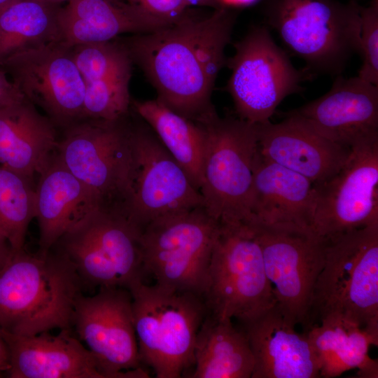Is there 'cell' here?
I'll list each match as a JSON object with an SVG mask.
<instances>
[{
  "label": "cell",
  "mask_w": 378,
  "mask_h": 378,
  "mask_svg": "<svg viewBox=\"0 0 378 378\" xmlns=\"http://www.w3.org/2000/svg\"><path fill=\"white\" fill-rule=\"evenodd\" d=\"M235 20L234 11L221 7L204 18L187 14L162 29L119 40L155 89L156 99L202 123L218 115L211 95L226 64Z\"/></svg>",
  "instance_id": "obj_1"
},
{
  "label": "cell",
  "mask_w": 378,
  "mask_h": 378,
  "mask_svg": "<svg viewBox=\"0 0 378 378\" xmlns=\"http://www.w3.org/2000/svg\"><path fill=\"white\" fill-rule=\"evenodd\" d=\"M82 281L62 254L13 251L0 271V328L32 336L71 329Z\"/></svg>",
  "instance_id": "obj_2"
},
{
  "label": "cell",
  "mask_w": 378,
  "mask_h": 378,
  "mask_svg": "<svg viewBox=\"0 0 378 378\" xmlns=\"http://www.w3.org/2000/svg\"><path fill=\"white\" fill-rule=\"evenodd\" d=\"M329 318L354 322L378 337V223L325 237L310 328Z\"/></svg>",
  "instance_id": "obj_3"
},
{
  "label": "cell",
  "mask_w": 378,
  "mask_h": 378,
  "mask_svg": "<svg viewBox=\"0 0 378 378\" xmlns=\"http://www.w3.org/2000/svg\"><path fill=\"white\" fill-rule=\"evenodd\" d=\"M360 9L335 0H267L265 16L309 76H336L359 54Z\"/></svg>",
  "instance_id": "obj_4"
},
{
  "label": "cell",
  "mask_w": 378,
  "mask_h": 378,
  "mask_svg": "<svg viewBox=\"0 0 378 378\" xmlns=\"http://www.w3.org/2000/svg\"><path fill=\"white\" fill-rule=\"evenodd\" d=\"M141 363L157 378H180L194 366L197 332L208 314L203 298L141 281L128 289Z\"/></svg>",
  "instance_id": "obj_5"
},
{
  "label": "cell",
  "mask_w": 378,
  "mask_h": 378,
  "mask_svg": "<svg viewBox=\"0 0 378 378\" xmlns=\"http://www.w3.org/2000/svg\"><path fill=\"white\" fill-rule=\"evenodd\" d=\"M206 141L200 192L208 214L220 224L250 220L257 125L218 115L202 123Z\"/></svg>",
  "instance_id": "obj_6"
},
{
  "label": "cell",
  "mask_w": 378,
  "mask_h": 378,
  "mask_svg": "<svg viewBox=\"0 0 378 378\" xmlns=\"http://www.w3.org/2000/svg\"><path fill=\"white\" fill-rule=\"evenodd\" d=\"M204 300L218 318L251 321L276 304L260 246L248 223L220 224Z\"/></svg>",
  "instance_id": "obj_7"
},
{
  "label": "cell",
  "mask_w": 378,
  "mask_h": 378,
  "mask_svg": "<svg viewBox=\"0 0 378 378\" xmlns=\"http://www.w3.org/2000/svg\"><path fill=\"white\" fill-rule=\"evenodd\" d=\"M220 226L204 206L149 223L140 237L144 274L157 284L204 298Z\"/></svg>",
  "instance_id": "obj_8"
},
{
  "label": "cell",
  "mask_w": 378,
  "mask_h": 378,
  "mask_svg": "<svg viewBox=\"0 0 378 378\" xmlns=\"http://www.w3.org/2000/svg\"><path fill=\"white\" fill-rule=\"evenodd\" d=\"M141 233L120 211L98 207L55 246L74 265L83 284L129 289L145 275Z\"/></svg>",
  "instance_id": "obj_9"
},
{
  "label": "cell",
  "mask_w": 378,
  "mask_h": 378,
  "mask_svg": "<svg viewBox=\"0 0 378 378\" xmlns=\"http://www.w3.org/2000/svg\"><path fill=\"white\" fill-rule=\"evenodd\" d=\"M234 47L226 60L231 74L225 90L237 118L255 125L270 121L285 98L302 91L309 75L293 66L265 25L253 27Z\"/></svg>",
  "instance_id": "obj_10"
},
{
  "label": "cell",
  "mask_w": 378,
  "mask_h": 378,
  "mask_svg": "<svg viewBox=\"0 0 378 378\" xmlns=\"http://www.w3.org/2000/svg\"><path fill=\"white\" fill-rule=\"evenodd\" d=\"M143 122L132 123V158L122 209L141 231L158 219L204 207L186 171Z\"/></svg>",
  "instance_id": "obj_11"
},
{
  "label": "cell",
  "mask_w": 378,
  "mask_h": 378,
  "mask_svg": "<svg viewBox=\"0 0 378 378\" xmlns=\"http://www.w3.org/2000/svg\"><path fill=\"white\" fill-rule=\"evenodd\" d=\"M132 123L83 118L64 128L55 153L65 167L99 200L101 206L122 211L132 158Z\"/></svg>",
  "instance_id": "obj_12"
},
{
  "label": "cell",
  "mask_w": 378,
  "mask_h": 378,
  "mask_svg": "<svg viewBox=\"0 0 378 378\" xmlns=\"http://www.w3.org/2000/svg\"><path fill=\"white\" fill-rule=\"evenodd\" d=\"M248 224L260 246L277 308L288 323L308 330L314 290L324 264L325 238L312 228Z\"/></svg>",
  "instance_id": "obj_13"
},
{
  "label": "cell",
  "mask_w": 378,
  "mask_h": 378,
  "mask_svg": "<svg viewBox=\"0 0 378 378\" xmlns=\"http://www.w3.org/2000/svg\"><path fill=\"white\" fill-rule=\"evenodd\" d=\"M73 326L107 378L149 377L141 367L128 289L104 287L93 296L80 295Z\"/></svg>",
  "instance_id": "obj_14"
},
{
  "label": "cell",
  "mask_w": 378,
  "mask_h": 378,
  "mask_svg": "<svg viewBox=\"0 0 378 378\" xmlns=\"http://www.w3.org/2000/svg\"><path fill=\"white\" fill-rule=\"evenodd\" d=\"M350 148L340 170L314 185L312 229L324 238L378 223V134Z\"/></svg>",
  "instance_id": "obj_15"
},
{
  "label": "cell",
  "mask_w": 378,
  "mask_h": 378,
  "mask_svg": "<svg viewBox=\"0 0 378 378\" xmlns=\"http://www.w3.org/2000/svg\"><path fill=\"white\" fill-rule=\"evenodd\" d=\"M57 127L84 118L85 85L71 47L54 41L18 52L0 66Z\"/></svg>",
  "instance_id": "obj_16"
},
{
  "label": "cell",
  "mask_w": 378,
  "mask_h": 378,
  "mask_svg": "<svg viewBox=\"0 0 378 378\" xmlns=\"http://www.w3.org/2000/svg\"><path fill=\"white\" fill-rule=\"evenodd\" d=\"M348 148L378 134V86L358 76L336 78L320 97L285 113Z\"/></svg>",
  "instance_id": "obj_17"
},
{
  "label": "cell",
  "mask_w": 378,
  "mask_h": 378,
  "mask_svg": "<svg viewBox=\"0 0 378 378\" xmlns=\"http://www.w3.org/2000/svg\"><path fill=\"white\" fill-rule=\"evenodd\" d=\"M258 149L265 159L321 183L335 175L351 148L335 143L300 120L285 116L278 123L257 125Z\"/></svg>",
  "instance_id": "obj_18"
},
{
  "label": "cell",
  "mask_w": 378,
  "mask_h": 378,
  "mask_svg": "<svg viewBox=\"0 0 378 378\" xmlns=\"http://www.w3.org/2000/svg\"><path fill=\"white\" fill-rule=\"evenodd\" d=\"M71 50L85 85L84 118L110 120L128 115L133 62L119 38Z\"/></svg>",
  "instance_id": "obj_19"
},
{
  "label": "cell",
  "mask_w": 378,
  "mask_h": 378,
  "mask_svg": "<svg viewBox=\"0 0 378 378\" xmlns=\"http://www.w3.org/2000/svg\"><path fill=\"white\" fill-rule=\"evenodd\" d=\"M19 336L1 330L11 378H107L94 355L71 329Z\"/></svg>",
  "instance_id": "obj_20"
},
{
  "label": "cell",
  "mask_w": 378,
  "mask_h": 378,
  "mask_svg": "<svg viewBox=\"0 0 378 378\" xmlns=\"http://www.w3.org/2000/svg\"><path fill=\"white\" fill-rule=\"evenodd\" d=\"M243 325L254 357L251 378L321 377L307 334L296 332L276 305Z\"/></svg>",
  "instance_id": "obj_21"
},
{
  "label": "cell",
  "mask_w": 378,
  "mask_h": 378,
  "mask_svg": "<svg viewBox=\"0 0 378 378\" xmlns=\"http://www.w3.org/2000/svg\"><path fill=\"white\" fill-rule=\"evenodd\" d=\"M173 23L121 0H69L58 14L59 41L69 47L151 33Z\"/></svg>",
  "instance_id": "obj_22"
},
{
  "label": "cell",
  "mask_w": 378,
  "mask_h": 378,
  "mask_svg": "<svg viewBox=\"0 0 378 378\" xmlns=\"http://www.w3.org/2000/svg\"><path fill=\"white\" fill-rule=\"evenodd\" d=\"M38 176L35 218L39 228L38 253L46 254L63 235L102 206L94 192L65 167L56 153Z\"/></svg>",
  "instance_id": "obj_23"
},
{
  "label": "cell",
  "mask_w": 378,
  "mask_h": 378,
  "mask_svg": "<svg viewBox=\"0 0 378 378\" xmlns=\"http://www.w3.org/2000/svg\"><path fill=\"white\" fill-rule=\"evenodd\" d=\"M315 202L311 181L265 159L258 149L248 223L312 228Z\"/></svg>",
  "instance_id": "obj_24"
},
{
  "label": "cell",
  "mask_w": 378,
  "mask_h": 378,
  "mask_svg": "<svg viewBox=\"0 0 378 378\" xmlns=\"http://www.w3.org/2000/svg\"><path fill=\"white\" fill-rule=\"evenodd\" d=\"M57 127L25 97L0 108V165L30 179L56 150Z\"/></svg>",
  "instance_id": "obj_25"
},
{
  "label": "cell",
  "mask_w": 378,
  "mask_h": 378,
  "mask_svg": "<svg viewBox=\"0 0 378 378\" xmlns=\"http://www.w3.org/2000/svg\"><path fill=\"white\" fill-rule=\"evenodd\" d=\"M317 357L320 377L333 378L357 369L362 378L378 377V361L369 356L378 337L356 323L329 318L312 326L306 332Z\"/></svg>",
  "instance_id": "obj_26"
},
{
  "label": "cell",
  "mask_w": 378,
  "mask_h": 378,
  "mask_svg": "<svg viewBox=\"0 0 378 378\" xmlns=\"http://www.w3.org/2000/svg\"><path fill=\"white\" fill-rule=\"evenodd\" d=\"M192 378H251L254 357L244 330L209 313L197 335Z\"/></svg>",
  "instance_id": "obj_27"
},
{
  "label": "cell",
  "mask_w": 378,
  "mask_h": 378,
  "mask_svg": "<svg viewBox=\"0 0 378 378\" xmlns=\"http://www.w3.org/2000/svg\"><path fill=\"white\" fill-rule=\"evenodd\" d=\"M132 106L200 190L206 141L204 126L173 111L157 99L136 100Z\"/></svg>",
  "instance_id": "obj_28"
},
{
  "label": "cell",
  "mask_w": 378,
  "mask_h": 378,
  "mask_svg": "<svg viewBox=\"0 0 378 378\" xmlns=\"http://www.w3.org/2000/svg\"><path fill=\"white\" fill-rule=\"evenodd\" d=\"M61 6L41 0H18L0 10V66L18 52L59 41Z\"/></svg>",
  "instance_id": "obj_29"
},
{
  "label": "cell",
  "mask_w": 378,
  "mask_h": 378,
  "mask_svg": "<svg viewBox=\"0 0 378 378\" xmlns=\"http://www.w3.org/2000/svg\"><path fill=\"white\" fill-rule=\"evenodd\" d=\"M32 180L0 165V234L12 251L24 248L27 231L35 218Z\"/></svg>",
  "instance_id": "obj_30"
},
{
  "label": "cell",
  "mask_w": 378,
  "mask_h": 378,
  "mask_svg": "<svg viewBox=\"0 0 378 378\" xmlns=\"http://www.w3.org/2000/svg\"><path fill=\"white\" fill-rule=\"evenodd\" d=\"M359 55L362 65L358 76L378 86V0L361 8Z\"/></svg>",
  "instance_id": "obj_31"
},
{
  "label": "cell",
  "mask_w": 378,
  "mask_h": 378,
  "mask_svg": "<svg viewBox=\"0 0 378 378\" xmlns=\"http://www.w3.org/2000/svg\"><path fill=\"white\" fill-rule=\"evenodd\" d=\"M136 4L149 13L175 22L187 15L190 6L185 0H128Z\"/></svg>",
  "instance_id": "obj_32"
},
{
  "label": "cell",
  "mask_w": 378,
  "mask_h": 378,
  "mask_svg": "<svg viewBox=\"0 0 378 378\" xmlns=\"http://www.w3.org/2000/svg\"><path fill=\"white\" fill-rule=\"evenodd\" d=\"M24 98L19 89L8 78L6 73L0 69V108L10 105Z\"/></svg>",
  "instance_id": "obj_33"
},
{
  "label": "cell",
  "mask_w": 378,
  "mask_h": 378,
  "mask_svg": "<svg viewBox=\"0 0 378 378\" xmlns=\"http://www.w3.org/2000/svg\"><path fill=\"white\" fill-rule=\"evenodd\" d=\"M9 353L8 349L0 328V368L4 371L9 369Z\"/></svg>",
  "instance_id": "obj_34"
},
{
  "label": "cell",
  "mask_w": 378,
  "mask_h": 378,
  "mask_svg": "<svg viewBox=\"0 0 378 378\" xmlns=\"http://www.w3.org/2000/svg\"><path fill=\"white\" fill-rule=\"evenodd\" d=\"M11 252L8 241L0 234V271L7 262Z\"/></svg>",
  "instance_id": "obj_35"
},
{
  "label": "cell",
  "mask_w": 378,
  "mask_h": 378,
  "mask_svg": "<svg viewBox=\"0 0 378 378\" xmlns=\"http://www.w3.org/2000/svg\"><path fill=\"white\" fill-rule=\"evenodd\" d=\"M258 0H218L221 7H244L252 5Z\"/></svg>",
  "instance_id": "obj_36"
},
{
  "label": "cell",
  "mask_w": 378,
  "mask_h": 378,
  "mask_svg": "<svg viewBox=\"0 0 378 378\" xmlns=\"http://www.w3.org/2000/svg\"><path fill=\"white\" fill-rule=\"evenodd\" d=\"M190 6L212 7L214 9L221 8L218 0H185Z\"/></svg>",
  "instance_id": "obj_37"
},
{
  "label": "cell",
  "mask_w": 378,
  "mask_h": 378,
  "mask_svg": "<svg viewBox=\"0 0 378 378\" xmlns=\"http://www.w3.org/2000/svg\"><path fill=\"white\" fill-rule=\"evenodd\" d=\"M41 1H43L44 2H46V3H48V4H55V5H62V3L65 1H69V0H41ZM121 1H128V0H121Z\"/></svg>",
  "instance_id": "obj_38"
},
{
  "label": "cell",
  "mask_w": 378,
  "mask_h": 378,
  "mask_svg": "<svg viewBox=\"0 0 378 378\" xmlns=\"http://www.w3.org/2000/svg\"><path fill=\"white\" fill-rule=\"evenodd\" d=\"M18 0H0V10Z\"/></svg>",
  "instance_id": "obj_39"
},
{
  "label": "cell",
  "mask_w": 378,
  "mask_h": 378,
  "mask_svg": "<svg viewBox=\"0 0 378 378\" xmlns=\"http://www.w3.org/2000/svg\"><path fill=\"white\" fill-rule=\"evenodd\" d=\"M1 372H3V370L0 368V373H1Z\"/></svg>",
  "instance_id": "obj_40"
}]
</instances>
